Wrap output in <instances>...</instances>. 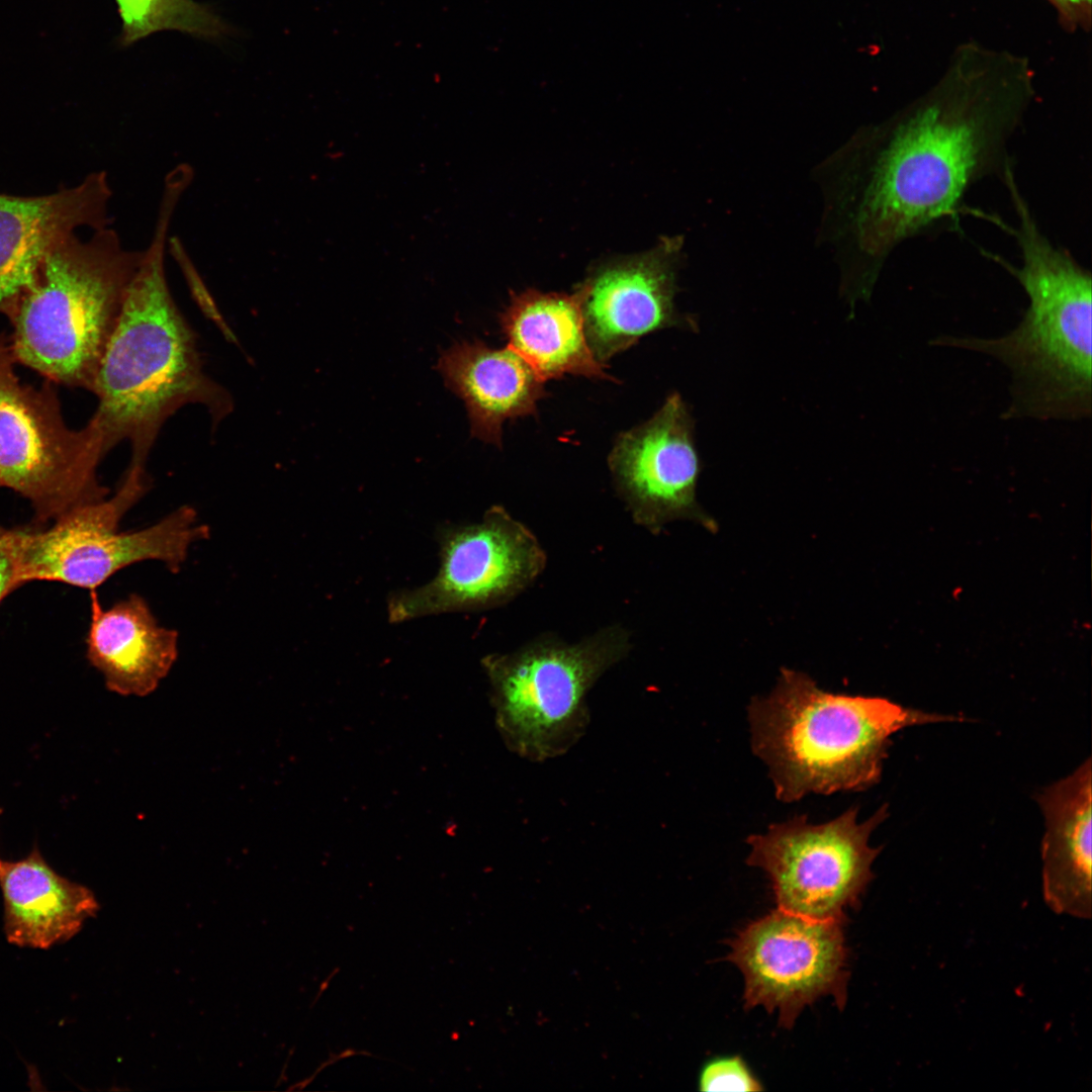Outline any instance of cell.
<instances>
[{
	"instance_id": "obj_5",
	"label": "cell",
	"mask_w": 1092,
	"mask_h": 1092,
	"mask_svg": "<svg viewBox=\"0 0 1092 1092\" xmlns=\"http://www.w3.org/2000/svg\"><path fill=\"white\" fill-rule=\"evenodd\" d=\"M93 232L54 247L4 313L16 363L90 391L144 254L125 248L110 226Z\"/></svg>"
},
{
	"instance_id": "obj_17",
	"label": "cell",
	"mask_w": 1092,
	"mask_h": 1092,
	"mask_svg": "<svg viewBox=\"0 0 1092 1092\" xmlns=\"http://www.w3.org/2000/svg\"><path fill=\"white\" fill-rule=\"evenodd\" d=\"M1091 760L1036 796L1045 818L1042 888L1059 914L1091 917Z\"/></svg>"
},
{
	"instance_id": "obj_20",
	"label": "cell",
	"mask_w": 1092,
	"mask_h": 1092,
	"mask_svg": "<svg viewBox=\"0 0 1092 1092\" xmlns=\"http://www.w3.org/2000/svg\"><path fill=\"white\" fill-rule=\"evenodd\" d=\"M122 22L123 46L161 30H179L198 37H216L225 26L207 7L193 0H115Z\"/></svg>"
},
{
	"instance_id": "obj_21",
	"label": "cell",
	"mask_w": 1092,
	"mask_h": 1092,
	"mask_svg": "<svg viewBox=\"0 0 1092 1092\" xmlns=\"http://www.w3.org/2000/svg\"><path fill=\"white\" fill-rule=\"evenodd\" d=\"M701 1091H760L761 1083L739 1056L719 1057L708 1061L698 1079Z\"/></svg>"
},
{
	"instance_id": "obj_19",
	"label": "cell",
	"mask_w": 1092,
	"mask_h": 1092,
	"mask_svg": "<svg viewBox=\"0 0 1092 1092\" xmlns=\"http://www.w3.org/2000/svg\"><path fill=\"white\" fill-rule=\"evenodd\" d=\"M508 347L543 381L566 374L613 379L595 357L585 335L580 296L526 290L512 293L499 314Z\"/></svg>"
},
{
	"instance_id": "obj_13",
	"label": "cell",
	"mask_w": 1092,
	"mask_h": 1092,
	"mask_svg": "<svg viewBox=\"0 0 1092 1092\" xmlns=\"http://www.w3.org/2000/svg\"><path fill=\"white\" fill-rule=\"evenodd\" d=\"M111 196L105 172L51 194L0 193V312L26 288L54 247L80 228L109 226Z\"/></svg>"
},
{
	"instance_id": "obj_2",
	"label": "cell",
	"mask_w": 1092,
	"mask_h": 1092,
	"mask_svg": "<svg viewBox=\"0 0 1092 1092\" xmlns=\"http://www.w3.org/2000/svg\"><path fill=\"white\" fill-rule=\"evenodd\" d=\"M180 195L164 190L152 241L126 289L92 392V416L109 452L131 447L129 466L146 467L165 422L190 403L204 405L213 422L233 408L228 392L203 370L193 331L177 307L165 273V249Z\"/></svg>"
},
{
	"instance_id": "obj_7",
	"label": "cell",
	"mask_w": 1092,
	"mask_h": 1092,
	"mask_svg": "<svg viewBox=\"0 0 1092 1092\" xmlns=\"http://www.w3.org/2000/svg\"><path fill=\"white\" fill-rule=\"evenodd\" d=\"M150 488L146 467L128 466L113 495L80 506L52 526H0V545L21 585L58 581L96 589L118 570L155 560L178 572L191 546L210 531L194 508L184 505L152 526L119 532L122 518Z\"/></svg>"
},
{
	"instance_id": "obj_3",
	"label": "cell",
	"mask_w": 1092,
	"mask_h": 1092,
	"mask_svg": "<svg viewBox=\"0 0 1092 1092\" xmlns=\"http://www.w3.org/2000/svg\"><path fill=\"white\" fill-rule=\"evenodd\" d=\"M1003 183L1016 215L1021 255L1011 267L1028 306L1019 324L996 338L940 335L933 346L993 357L1011 374V401L1003 419L1077 421L1091 416L1092 279L1072 254L1041 231L1015 174Z\"/></svg>"
},
{
	"instance_id": "obj_14",
	"label": "cell",
	"mask_w": 1092,
	"mask_h": 1092,
	"mask_svg": "<svg viewBox=\"0 0 1092 1092\" xmlns=\"http://www.w3.org/2000/svg\"><path fill=\"white\" fill-rule=\"evenodd\" d=\"M671 260L652 255L600 270L576 290L588 345L602 364L665 328L695 329L675 310Z\"/></svg>"
},
{
	"instance_id": "obj_12",
	"label": "cell",
	"mask_w": 1092,
	"mask_h": 1092,
	"mask_svg": "<svg viewBox=\"0 0 1092 1092\" xmlns=\"http://www.w3.org/2000/svg\"><path fill=\"white\" fill-rule=\"evenodd\" d=\"M694 429L688 405L673 392L647 422L622 432L609 454L618 493L633 521L652 534L676 520L715 527L696 498L701 466Z\"/></svg>"
},
{
	"instance_id": "obj_10",
	"label": "cell",
	"mask_w": 1092,
	"mask_h": 1092,
	"mask_svg": "<svg viewBox=\"0 0 1092 1092\" xmlns=\"http://www.w3.org/2000/svg\"><path fill=\"white\" fill-rule=\"evenodd\" d=\"M436 538L437 574L389 595L390 623L502 606L529 587L547 562L534 533L502 506L489 508L478 523L440 526Z\"/></svg>"
},
{
	"instance_id": "obj_24",
	"label": "cell",
	"mask_w": 1092,
	"mask_h": 1092,
	"mask_svg": "<svg viewBox=\"0 0 1092 1092\" xmlns=\"http://www.w3.org/2000/svg\"><path fill=\"white\" fill-rule=\"evenodd\" d=\"M1 813H2V809H0V814H1ZM1 863H2V860H0V867H1Z\"/></svg>"
},
{
	"instance_id": "obj_8",
	"label": "cell",
	"mask_w": 1092,
	"mask_h": 1092,
	"mask_svg": "<svg viewBox=\"0 0 1092 1092\" xmlns=\"http://www.w3.org/2000/svg\"><path fill=\"white\" fill-rule=\"evenodd\" d=\"M15 363L0 334V486L30 502L32 525L41 527L107 496L97 469L108 452L95 421L70 428L52 382H21Z\"/></svg>"
},
{
	"instance_id": "obj_9",
	"label": "cell",
	"mask_w": 1092,
	"mask_h": 1092,
	"mask_svg": "<svg viewBox=\"0 0 1092 1092\" xmlns=\"http://www.w3.org/2000/svg\"><path fill=\"white\" fill-rule=\"evenodd\" d=\"M857 807L822 824L797 815L750 835L746 862L768 877L778 908L816 920L844 922L873 880L880 848L869 839L888 816L887 806L857 822Z\"/></svg>"
},
{
	"instance_id": "obj_11",
	"label": "cell",
	"mask_w": 1092,
	"mask_h": 1092,
	"mask_svg": "<svg viewBox=\"0 0 1092 1092\" xmlns=\"http://www.w3.org/2000/svg\"><path fill=\"white\" fill-rule=\"evenodd\" d=\"M842 924L778 908L740 930L727 960L743 975L745 1008L777 1009L785 1028L821 997L842 1009L849 975Z\"/></svg>"
},
{
	"instance_id": "obj_23",
	"label": "cell",
	"mask_w": 1092,
	"mask_h": 1092,
	"mask_svg": "<svg viewBox=\"0 0 1092 1092\" xmlns=\"http://www.w3.org/2000/svg\"><path fill=\"white\" fill-rule=\"evenodd\" d=\"M1063 11L1068 14H1083L1089 11L1091 0H1053Z\"/></svg>"
},
{
	"instance_id": "obj_16",
	"label": "cell",
	"mask_w": 1092,
	"mask_h": 1092,
	"mask_svg": "<svg viewBox=\"0 0 1092 1092\" xmlns=\"http://www.w3.org/2000/svg\"><path fill=\"white\" fill-rule=\"evenodd\" d=\"M437 368L446 386L463 399L471 435L498 447L504 423L536 414L547 394L544 382L516 352L479 340L455 343L441 354Z\"/></svg>"
},
{
	"instance_id": "obj_1",
	"label": "cell",
	"mask_w": 1092,
	"mask_h": 1092,
	"mask_svg": "<svg viewBox=\"0 0 1092 1092\" xmlns=\"http://www.w3.org/2000/svg\"><path fill=\"white\" fill-rule=\"evenodd\" d=\"M1031 98L1020 67L961 63L831 158L827 220L841 242L848 300L870 299L895 249L953 219L980 180L1002 177Z\"/></svg>"
},
{
	"instance_id": "obj_18",
	"label": "cell",
	"mask_w": 1092,
	"mask_h": 1092,
	"mask_svg": "<svg viewBox=\"0 0 1092 1092\" xmlns=\"http://www.w3.org/2000/svg\"><path fill=\"white\" fill-rule=\"evenodd\" d=\"M0 888L7 941L20 947L63 943L99 908L92 891L58 874L37 846L21 859L2 861Z\"/></svg>"
},
{
	"instance_id": "obj_15",
	"label": "cell",
	"mask_w": 1092,
	"mask_h": 1092,
	"mask_svg": "<svg viewBox=\"0 0 1092 1092\" xmlns=\"http://www.w3.org/2000/svg\"><path fill=\"white\" fill-rule=\"evenodd\" d=\"M86 656L106 688L122 696H147L167 676L179 652V633L159 625L145 598L130 594L103 609L90 590Z\"/></svg>"
},
{
	"instance_id": "obj_6",
	"label": "cell",
	"mask_w": 1092,
	"mask_h": 1092,
	"mask_svg": "<svg viewBox=\"0 0 1092 1092\" xmlns=\"http://www.w3.org/2000/svg\"><path fill=\"white\" fill-rule=\"evenodd\" d=\"M630 649L629 631L611 625L573 644L548 635L483 656L494 724L508 750L535 763L567 753L587 730L588 692Z\"/></svg>"
},
{
	"instance_id": "obj_4",
	"label": "cell",
	"mask_w": 1092,
	"mask_h": 1092,
	"mask_svg": "<svg viewBox=\"0 0 1092 1092\" xmlns=\"http://www.w3.org/2000/svg\"><path fill=\"white\" fill-rule=\"evenodd\" d=\"M953 719L882 698L826 692L789 668L768 696L748 706L752 751L766 763L776 797L785 803L812 793L867 790L880 781L895 732Z\"/></svg>"
},
{
	"instance_id": "obj_22",
	"label": "cell",
	"mask_w": 1092,
	"mask_h": 1092,
	"mask_svg": "<svg viewBox=\"0 0 1092 1092\" xmlns=\"http://www.w3.org/2000/svg\"><path fill=\"white\" fill-rule=\"evenodd\" d=\"M20 586L10 556L0 547V604L8 595Z\"/></svg>"
}]
</instances>
